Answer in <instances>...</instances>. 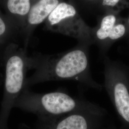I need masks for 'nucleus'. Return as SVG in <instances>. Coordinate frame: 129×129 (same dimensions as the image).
<instances>
[{"mask_svg": "<svg viewBox=\"0 0 129 129\" xmlns=\"http://www.w3.org/2000/svg\"><path fill=\"white\" fill-rule=\"evenodd\" d=\"M45 29L72 37L79 43L93 44L92 28L79 14L78 9L68 1L59 4L45 22Z\"/></svg>", "mask_w": 129, "mask_h": 129, "instance_id": "5", "label": "nucleus"}, {"mask_svg": "<svg viewBox=\"0 0 129 129\" xmlns=\"http://www.w3.org/2000/svg\"><path fill=\"white\" fill-rule=\"evenodd\" d=\"M104 124L102 126V129H118L114 125L112 124H109L107 125L106 126H104Z\"/></svg>", "mask_w": 129, "mask_h": 129, "instance_id": "13", "label": "nucleus"}, {"mask_svg": "<svg viewBox=\"0 0 129 129\" xmlns=\"http://www.w3.org/2000/svg\"><path fill=\"white\" fill-rule=\"evenodd\" d=\"M19 38L18 31L0 8V54L10 44L17 43Z\"/></svg>", "mask_w": 129, "mask_h": 129, "instance_id": "10", "label": "nucleus"}, {"mask_svg": "<svg viewBox=\"0 0 129 129\" xmlns=\"http://www.w3.org/2000/svg\"><path fill=\"white\" fill-rule=\"evenodd\" d=\"M36 0H0V8L18 31L21 32L28 14Z\"/></svg>", "mask_w": 129, "mask_h": 129, "instance_id": "9", "label": "nucleus"}, {"mask_svg": "<svg viewBox=\"0 0 129 129\" xmlns=\"http://www.w3.org/2000/svg\"><path fill=\"white\" fill-rule=\"evenodd\" d=\"M127 6V0H102L98 11L102 14L107 12L119 13L120 10Z\"/></svg>", "mask_w": 129, "mask_h": 129, "instance_id": "11", "label": "nucleus"}, {"mask_svg": "<svg viewBox=\"0 0 129 129\" xmlns=\"http://www.w3.org/2000/svg\"><path fill=\"white\" fill-rule=\"evenodd\" d=\"M128 32L127 19L121 17L119 13L102 14L97 25L92 28L93 44L96 45L104 54L116 42L127 37Z\"/></svg>", "mask_w": 129, "mask_h": 129, "instance_id": "6", "label": "nucleus"}, {"mask_svg": "<svg viewBox=\"0 0 129 129\" xmlns=\"http://www.w3.org/2000/svg\"><path fill=\"white\" fill-rule=\"evenodd\" d=\"M90 46L79 43L73 48L55 55L30 57L34 73L26 78L24 88L51 81L72 80L85 87L101 91L103 86L92 78L88 55Z\"/></svg>", "mask_w": 129, "mask_h": 129, "instance_id": "1", "label": "nucleus"}, {"mask_svg": "<svg viewBox=\"0 0 129 129\" xmlns=\"http://www.w3.org/2000/svg\"><path fill=\"white\" fill-rule=\"evenodd\" d=\"M106 116L85 111L37 118L34 129H102Z\"/></svg>", "mask_w": 129, "mask_h": 129, "instance_id": "7", "label": "nucleus"}, {"mask_svg": "<svg viewBox=\"0 0 129 129\" xmlns=\"http://www.w3.org/2000/svg\"><path fill=\"white\" fill-rule=\"evenodd\" d=\"M64 0H36L28 14L21 32L23 47L26 49L35 29L46 19L61 2Z\"/></svg>", "mask_w": 129, "mask_h": 129, "instance_id": "8", "label": "nucleus"}, {"mask_svg": "<svg viewBox=\"0 0 129 129\" xmlns=\"http://www.w3.org/2000/svg\"><path fill=\"white\" fill-rule=\"evenodd\" d=\"M127 19V24H128V29H129V32H128V34L127 37H128L129 38V17L126 19Z\"/></svg>", "mask_w": 129, "mask_h": 129, "instance_id": "14", "label": "nucleus"}, {"mask_svg": "<svg viewBox=\"0 0 129 129\" xmlns=\"http://www.w3.org/2000/svg\"><path fill=\"white\" fill-rule=\"evenodd\" d=\"M104 65L103 88L121 123V129H129V70L107 56Z\"/></svg>", "mask_w": 129, "mask_h": 129, "instance_id": "4", "label": "nucleus"}, {"mask_svg": "<svg viewBox=\"0 0 129 129\" xmlns=\"http://www.w3.org/2000/svg\"><path fill=\"white\" fill-rule=\"evenodd\" d=\"M14 108L33 113L37 118L55 117L78 111L108 114L106 109L101 106L82 98L72 97L64 91L37 93L31 91L28 88H24Z\"/></svg>", "mask_w": 129, "mask_h": 129, "instance_id": "2", "label": "nucleus"}, {"mask_svg": "<svg viewBox=\"0 0 129 129\" xmlns=\"http://www.w3.org/2000/svg\"><path fill=\"white\" fill-rule=\"evenodd\" d=\"M74 5L79 12L98 11L102 0H68Z\"/></svg>", "mask_w": 129, "mask_h": 129, "instance_id": "12", "label": "nucleus"}, {"mask_svg": "<svg viewBox=\"0 0 129 129\" xmlns=\"http://www.w3.org/2000/svg\"><path fill=\"white\" fill-rule=\"evenodd\" d=\"M4 90L0 109V129H9L8 120L17 99L23 92L28 70H30V57L26 49L17 43L10 44L3 56Z\"/></svg>", "mask_w": 129, "mask_h": 129, "instance_id": "3", "label": "nucleus"}]
</instances>
